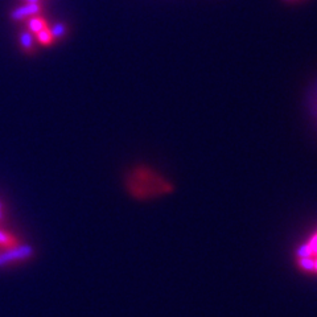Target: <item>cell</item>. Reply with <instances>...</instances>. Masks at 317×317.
Returning a JSON list of instances; mask_svg holds the SVG:
<instances>
[{
    "label": "cell",
    "mask_w": 317,
    "mask_h": 317,
    "mask_svg": "<svg viewBox=\"0 0 317 317\" xmlns=\"http://www.w3.org/2000/svg\"><path fill=\"white\" fill-rule=\"evenodd\" d=\"M127 192L139 201L155 200L168 196L173 185L163 173L149 165L133 167L126 177Z\"/></svg>",
    "instance_id": "1"
},
{
    "label": "cell",
    "mask_w": 317,
    "mask_h": 317,
    "mask_svg": "<svg viewBox=\"0 0 317 317\" xmlns=\"http://www.w3.org/2000/svg\"><path fill=\"white\" fill-rule=\"evenodd\" d=\"M295 255L298 266L308 273L309 263L317 258V229L301 242L300 246L296 248Z\"/></svg>",
    "instance_id": "2"
},
{
    "label": "cell",
    "mask_w": 317,
    "mask_h": 317,
    "mask_svg": "<svg viewBox=\"0 0 317 317\" xmlns=\"http://www.w3.org/2000/svg\"><path fill=\"white\" fill-rule=\"evenodd\" d=\"M307 110L317 124V79L309 86L307 92Z\"/></svg>",
    "instance_id": "5"
},
{
    "label": "cell",
    "mask_w": 317,
    "mask_h": 317,
    "mask_svg": "<svg viewBox=\"0 0 317 317\" xmlns=\"http://www.w3.org/2000/svg\"><path fill=\"white\" fill-rule=\"evenodd\" d=\"M3 219V210H0V221Z\"/></svg>",
    "instance_id": "12"
},
{
    "label": "cell",
    "mask_w": 317,
    "mask_h": 317,
    "mask_svg": "<svg viewBox=\"0 0 317 317\" xmlns=\"http://www.w3.org/2000/svg\"><path fill=\"white\" fill-rule=\"evenodd\" d=\"M0 210H3V203H2V201H0Z\"/></svg>",
    "instance_id": "13"
},
{
    "label": "cell",
    "mask_w": 317,
    "mask_h": 317,
    "mask_svg": "<svg viewBox=\"0 0 317 317\" xmlns=\"http://www.w3.org/2000/svg\"><path fill=\"white\" fill-rule=\"evenodd\" d=\"M33 33L29 31H22L20 33V45L26 52H31L33 49Z\"/></svg>",
    "instance_id": "8"
},
{
    "label": "cell",
    "mask_w": 317,
    "mask_h": 317,
    "mask_svg": "<svg viewBox=\"0 0 317 317\" xmlns=\"http://www.w3.org/2000/svg\"><path fill=\"white\" fill-rule=\"evenodd\" d=\"M287 2H292V0H287Z\"/></svg>",
    "instance_id": "14"
},
{
    "label": "cell",
    "mask_w": 317,
    "mask_h": 317,
    "mask_svg": "<svg viewBox=\"0 0 317 317\" xmlns=\"http://www.w3.org/2000/svg\"><path fill=\"white\" fill-rule=\"evenodd\" d=\"M33 253L35 250L31 244H17L15 247L8 248L0 254V267L29 259L31 257H33Z\"/></svg>",
    "instance_id": "3"
},
{
    "label": "cell",
    "mask_w": 317,
    "mask_h": 317,
    "mask_svg": "<svg viewBox=\"0 0 317 317\" xmlns=\"http://www.w3.org/2000/svg\"><path fill=\"white\" fill-rule=\"evenodd\" d=\"M17 244H19V241H17V238L15 235L0 229V247L4 248V250H8V248L15 247Z\"/></svg>",
    "instance_id": "6"
},
{
    "label": "cell",
    "mask_w": 317,
    "mask_h": 317,
    "mask_svg": "<svg viewBox=\"0 0 317 317\" xmlns=\"http://www.w3.org/2000/svg\"><path fill=\"white\" fill-rule=\"evenodd\" d=\"M51 31V35L53 37V40H58V38L63 37V36L66 35V26L63 24V22H56L52 28H49Z\"/></svg>",
    "instance_id": "10"
},
{
    "label": "cell",
    "mask_w": 317,
    "mask_h": 317,
    "mask_svg": "<svg viewBox=\"0 0 317 317\" xmlns=\"http://www.w3.org/2000/svg\"><path fill=\"white\" fill-rule=\"evenodd\" d=\"M41 11V4L40 3H27L24 6H20L11 12V19L13 21H21L24 19H29L32 16L38 15Z\"/></svg>",
    "instance_id": "4"
},
{
    "label": "cell",
    "mask_w": 317,
    "mask_h": 317,
    "mask_svg": "<svg viewBox=\"0 0 317 317\" xmlns=\"http://www.w3.org/2000/svg\"><path fill=\"white\" fill-rule=\"evenodd\" d=\"M27 27H28V31L31 33H37V32L42 31L44 28H47V20L42 19V17H38V16H32L29 17L28 22H27Z\"/></svg>",
    "instance_id": "7"
},
{
    "label": "cell",
    "mask_w": 317,
    "mask_h": 317,
    "mask_svg": "<svg viewBox=\"0 0 317 317\" xmlns=\"http://www.w3.org/2000/svg\"><path fill=\"white\" fill-rule=\"evenodd\" d=\"M27 3H40V0H26Z\"/></svg>",
    "instance_id": "11"
},
{
    "label": "cell",
    "mask_w": 317,
    "mask_h": 317,
    "mask_svg": "<svg viewBox=\"0 0 317 317\" xmlns=\"http://www.w3.org/2000/svg\"><path fill=\"white\" fill-rule=\"evenodd\" d=\"M36 38H37V41L41 45H44V47H49V45H52L54 42L53 37H52L51 35V31H49V27L44 28L42 31L37 32V33H36Z\"/></svg>",
    "instance_id": "9"
}]
</instances>
